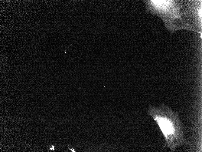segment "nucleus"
Segmentation results:
<instances>
[{"instance_id": "obj_2", "label": "nucleus", "mask_w": 202, "mask_h": 152, "mask_svg": "<svg viewBox=\"0 0 202 152\" xmlns=\"http://www.w3.org/2000/svg\"><path fill=\"white\" fill-rule=\"evenodd\" d=\"M148 113L156 122L164 137L165 147H168L173 152L178 146L188 144L178 112L163 104L158 107H150Z\"/></svg>"}, {"instance_id": "obj_3", "label": "nucleus", "mask_w": 202, "mask_h": 152, "mask_svg": "<svg viewBox=\"0 0 202 152\" xmlns=\"http://www.w3.org/2000/svg\"><path fill=\"white\" fill-rule=\"evenodd\" d=\"M50 149L53 150H54V147L53 146H52L50 148Z\"/></svg>"}, {"instance_id": "obj_1", "label": "nucleus", "mask_w": 202, "mask_h": 152, "mask_svg": "<svg viewBox=\"0 0 202 152\" xmlns=\"http://www.w3.org/2000/svg\"><path fill=\"white\" fill-rule=\"evenodd\" d=\"M146 10L164 21L171 32L184 29L196 31L188 1L145 0Z\"/></svg>"}, {"instance_id": "obj_4", "label": "nucleus", "mask_w": 202, "mask_h": 152, "mask_svg": "<svg viewBox=\"0 0 202 152\" xmlns=\"http://www.w3.org/2000/svg\"><path fill=\"white\" fill-rule=\"evenodd\" d=\"M70 149L71 150V151H72V152H75V150H74L73 148H72L71 149Z\"/></svg>"}]
</instances>
